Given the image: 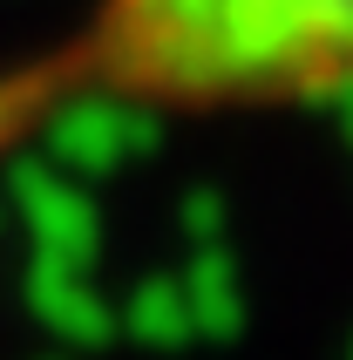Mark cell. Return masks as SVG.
Returning a JSON list of instances; mask_svg holds the SVG:
<instances>
[{
	"label": "cell",
	"mask_w": 353,
	"mask_h": 360,
	"mask_svg": "<svg viewBox=\"0 0 353 360\" xmlns=\"http://www.w3.org/2000/svg\"><path fill=\"white\" fill-rule=\"evenodd\" d=\"M353 89V0H89L41 55L0 68V157L102 109H265Z\"/></svg>",
	"instance_id": "6da1fadb"
}]
</instances>
